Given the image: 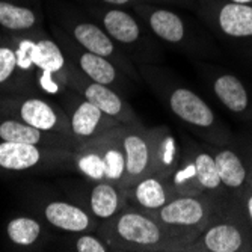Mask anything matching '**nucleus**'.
Returning a JSON list of instances; mask_svg holds the SVG:
<instances>
[{
	"mask_svg": "<svg viewBox=\"0 0 252 252\" xmlns=\"http://www.w3.org/2000/svg\"><path fill=\"white\" fill-rule=\"evenodd\" d=\"M123 148L126 157V174L123 188L148 174L169 177L177 168L183 144L166 126L145 127L144 124L124 126Z\"/></svg>",
	"mask_w": 252,
	"mask_h": 252,
	"instance_id": "2",
	"label": "nucleus"
},
{
	"mask_svg": "<svg viewBox=\"0 0 252 252\" xmlns=\"http://www.w3.org/2000/svg\"><path fill=\"white\" fill-rule=\"evenodd\" d=\"M201 73L219 103L242 121H252V93L236 74L218 66L201 65Z\"/></svg>",
	"mask_w": 252,
	"mask_h": 252,
	"instance_id": "18",
	"label": "nucleus"
},
{
	"mask_svg": "<svg viewBox=\"0 0 252 252\" xmlns=\"http://www.w3.org/2000/svg\"><path fill=\"white\" fill-rule=\"evenodd\" d=\"M223 2H233V3H242V5H252V0H223Z\"/></svg>",
	"mask_w": 252,
	"mask_h": 252,
	"instance_id": "33",
	"label": "nucleus"
},
{
	"mask_svg": "<svg viewBox=\"0 0 252 252\" xmlns=\"http://www.w3.org/2000/svg\"><path fill=\"white\" fill-rule=\"evenodd\" d=\"M49 17L80 47L112 61L133 82H142L137 65L98 23L82 9V6L70 5L63 0H55L49 5Z\"/></svg>",
	"mask_w": 252,
	"mask_h": 252,
	"instance_id": "3",
	"label": "nucleus"
},
{
	"mask_svg": "<svg viewBox=\"0 0 252 252\" xmlns=\"http://www.w3.org/2000/svg\"><path fill=\"white\" fill-rule=\"evenodd\" d=\"M249 252H252V243H251V249H249Z\"/></svg>",
	"mask_w": 252,
	"mask_h": 252,
	"instance_id": "36",
	"label": "nucleus"
},
{
	"mask_svg": "<svg viewBox=\"0 0 252 252\" xmlns=\"http://www.w3.org/2000/svg\"><path fill=\"white\" fill-rule=\"evenodd\" d=\"M0 141L35 144L44 147L73 148V150L79 145L71 136L32 127L12 117H6L3 113H0Z\"/></svg>",
	"mask_w": 252,
	"mask_h": 252,
	"instance_id": "24",
	"label": "nucleus"
},
{
	"mask_svg": "<svg viewBox=\"0 0 252 252\" xmlns=\"http://www.w3.org/2000/svg\"><path fill=\"white\" fill-rule=\"evenodd\" d=\"M29 205L32 212L39 216L53 231L62 234L97 231L100 226V220L71 198L63 199L53 196H36L32 198Z\"/></svg>",
	"mask_w": 252,
	"mask_h": 252,
	"instance_id": "16",
	"label": "nucleus"
},
{
	"mask_svg": "<svg viewBox=\"0 0 252 252\" xmlns=\"http://www.w3.org/2000/svg\"><path fill=\"white\" fill-rule=\"evenodd\" d=\"M73 148L0 141V172L73 169Z\"/></svg>",
	"mask_w": 252,
	"mask_h": 252,
	"instance_id": "11",
	"label": "nucleus"
},
{
	"mask_svg": "<svg viewBox=\"0 0 252 252\" xmlns=\"http://www.w3.org/2000/svg\"><path fill=\"white\" fill-rule=\"evenodd\" d=\"M66 86L79 93L80 95H83L86 100H89L100 110H103L106 115L115 118L121 124H127V126L144 124L139 115L136 113V110L133 109V106L127 101L126 95H123L120 91L113 89L107 85L91 80L71 61H70V66H68Z\"/></svg>",
	"mask_w": 252,
	"mask_h": 252,
	"instance_id": "15",
	"label": "nucleus"
},
{
	"mask_svg": "<svg viewBox=\"0 0 252 252\" xmlns=\"http://www.w3.org/2000/svg\"><path fill=\"white\" fill-rule=\"evenodd\" d=\"M35 89L39 95L58 100L66 93L70 61L50 31L35 35Z\"/></svg>",
	"mask_w": 252,
	"mask_h": 252,
	"instance_id": "14",
	"label": "nucleus"
},
{
	"mask_svg": "<svg viewBox=\"0 0 252 252\" xmlns=\"http://www.w3.org/2000/svg\"><path fill=\"white\" fill-rule=\"evenodd\" d=\"M3 36H5V35L2 33V31H0V42H2V39H3Z\"/></svg>",
	"mask_w": 252,
	"mask_h": 252,
	"instance_id": "35",
	"label": "nucleus"
},
{
	"mask_svg": "<svg viewBox=\"0 0 252 252\" xmlns=\"http://www.w3.org/2000/svg\"><path fill=\"white\" fill-rule=\"evenodd\" d=\"M142 82L172 115L205 144L226 147L234 144L233 131L195 91L183 85L158 63L137 65Z\"/></svg>",
	"mask_w": 252,
	"mask_h": 252,
	"instance_id": "1",
	"label": "nucleus"
},
{
	"mask_svg": "<svg viewBox=\"0 0 252 252\" xmlns=\"http://www.w3.org/2000/svg\"><path fill=\"white\" fill-rule=\"evenodd\" d=\"M131 11L162 45L193 58L205 52V45L199 41L192 25L175 8L142 2Z\"/></svg>",
	"mask_w": 252,
	"mask_h": 252,
	"instance_id": "9",
	"label": "nucleus"
},
{
	"mask_svg": "<svg viewBox=\"0 0 252 252\" xmlns=\"http://www.w3.org/2000/svg\"><path fill=\"white\" fill-rule=\"evenodd\" d=\"M38 94L31 79L20 70L17 52L9 36L0 42V95Z\"/></svg>",
	"mask_w": 252,
	"mask_h": 252,
	"instance_id": "25",
	"label": "nucleus"
},
{
	"mask_svg": "<svg viewBox=\"0 0 252 252\" xmlns=\"http://www.w3.org/2000/svg\"><path fill=\"white\" fill-rule=\"evenodd\" d=\"M168 180H169V185H171L175 196H190V195L204 193L199 181H198L193 158L185 145H183L180 162H178L177 168L172 171V174L168 177Z\"/></svg>",
	"mask_w": 252,
	"mask_h": 252,
	"instance_id": "27",
	"label": "nucleus"
},
{
	"mask_svg": "<svg viewBox=\"0 0 252 252\" xmlns=\"http://www.w3.org/2000/svg\"><path fill=\"white\" fill-rule=\"evenodd\" d=\"M0 31L9 36L47 31L41 0H0Z\"/></svg>",
	"mask_w": 252,
	"mask_h": 252,
	"instance_id": "19",
	"label": "nucleus"
},
{
	"mask_svg": "<svg viewBox=\"0 0 252 252\" xmlns=\"http://www.w3.org/2000/svg\"><path fill=\"white\" fill-rule=\"evenodd\" d=\"M242 205H243V210L246 213V218L249 220V225L252 228V188L249 186V189L245 192V195L242 196Z\"/></svg>",
	"mask_w": 252,
	"mask_h": 252,
	"instance_id": "31",
	"label": "nucleus"
},
{
	"mask_svg": "<svg viewBox=\"0 0 252 252\" xmlns=\"http://www.w3.org/2000/svg\"><path fill=\"white\" fill-rule=\"evenodd\" d=\"M88 183L89 185L83 192L76 190L70 198L85 207L95 219L100 220V223L118 215L127 205L126 189L121 185L103 180H88Z\"/></svg>",
	"mask_w": 252,
	"mask_h": 252,
	"instance_id": "20",
	"label": "nucleus"
},
{
	"mask_svg": "<svg viewBox=\"0 0 252 252\" xmlns=\"http://www.w3.org/2000/svg\"><path fill=\"white\" fill-rule=\"evenodd\" d=\"M228 199L231 198H219L207 193L175 196L151 215L172 239L177 252H186L188 246L204 231Z\"/></svg>",
	"mask_w": 252,
	"mask_h": 252,
	"instance_id": "6",
	"label": "nucleus"
},
{
	"mask_svg": "<svg viewBox=\"0 0 252 252\" xmlns=\"http://www.w3.org/2000/svg\"><path fill=\"white\" fill-rule=\"evenodd\" d=\"M245 55H246L249 59H252V49H251V50H245Z\"/></svg>",
	"mask_w": 252,
	"mask_h": 252,
	"instance_id": "34",
	"label": "nucleus"
},
{
	"mask_svg": "<svg viewBox=\"0 0 252 252\" xmlns=\"http://www.w3.org/2000/svg\"><path fill=\"white\" fill-rule=\"evenodd\" d=\"M47 21H49V31L53 35V38L58 41L63 55L68 58V61H71L86 77L117 89L123 95H128L133 93L136 82H133L124 71H121L112 61L85 50L76 41H73L68 36L56 23H53L52 20H47Z\"/></svg>",
	"mask_w": 252,
	"mask_h": 252,
	"instance_id": "12",
	"label": "nucleus"
},
{
	"mask_svg": "<svg viewBox=\"0 0 252 252\" xmlns=\"http://www.w3.org/2000/svg\"><path fill=\"white\" fill-rule=\"evenodd\" d=\"M63 248L74 252H110L109 245L97 231H85L76 234H65Z\"/></svg>",
	"mask_w": 252,
	"mask_h": 252,
	"instance_id": "28",
	"label": "nucleus"
},
{
	"mask_svg": "<svg viewBox=\"0 0 252 252\" xmlns=\"http://www.w3.org/2000/svg\"><path fill=\"white\" fill-rule=\"evenodd\" d=\"M56 101L65 110L71 137L79 145L93 141L121 124L70 88Z\"/></svg>",
	"mask_w": 252,
	"mask_h": 252,
	"instance_id": "17",
	"label": "nucleus"
},
{
	"mask_svg": "<svg viewBox=\"0 0 252 252\" xmlns=\"http://www.w3.org/2000/svg\"><path fill=\"white\" fill-rule=\"evenodd\" d=\"M52 228L35 213L14 215L5 223V240L9 246L23 251H38L52 240Z\"/></svg>",
	"mask_w": 252,
	"mask_h": 252,
	"instance_id": "21",
	"label": "nucleus"
},
{
	"mask_svg": "<svg viewBox=\"0 0 252 252\" xmlns=\"http://www.w3.org/2000/svg\"><path fill=\"white\" fill-rule=\"evenodd\" d=\"M215 156L219 178L225 193L233 199H242L245 192L249 189V174L246 160L242 154L226 147H215L207 144Z\"/></svg>",
	"mask_w": 252,
	"mask_h": 252,
	"instance_id": "23",
	"label": "nucleus"
},
{
	"mask_svg": "<svg viewBox=\"0 0 252 252\" xmlns=\"http://www.w3.org/2000/svg\"><path fill=\"white\" fill-rule=\"evenodd\" d=\"M80 6L136 65L158 63L163 59L162 44L150 33L142 20L131 9L95 3H82Z\"/></svg>",
	"mask_w": 252,
	"mask_h": 252,
	"instance_id": "5",
	"label": "nucleus"
},
{
	"mask_svg": "<svg viewBox=\"0 0 252 252\" xmlns=\"http://www.w3.org/2000/svg\"><path fill=\"white\" fill-rule=\"evenodd\" d=\"M252 228L240 199H228L186 252H249Z\"/></svg>",
	"mask_w": 252,
	"mask_h": 252,
	"instance_id": "8",
	"label": "nucleus"
},
{
	"mask_svg": "<svg viewBox=\"0 0 252 252\" xmlns=\"http://www.w3.org/2000/svg\"><path fill=\"white\" fill-rule=\"evenodd\" d=\"M147 3H154L168 8H185V9H195L198 0H144Z\"/></svg>",
	"mask_w": 252,
	"mask_h": 252,
	"instance_id": "30",
	"label": "nucleus"
},
{
	"mask_svg": "<svg viewBox=\"0 0 252 252\" xmlns=\"http://www.w3.org/2000/svg\"><path fill=\"white\" fill-rule=\"evenodd\" d=\"M183 145L189 150L193 158L198 181L201 185L202 192L207 195L219 196V198H230L223 190V186L219 178V172H218V166H216V160L210 147L205 142L204 144L195 142L189 139V137H185Z\"/></svg>",
	"mask_w": 252,
	"mask_h": 252,
	"instance_id": "26",
	"label": "nucleus"
},
{
	"mask_svg": "<svg viewBox=\"0 0 252 252\" xmlns=\"http://www.w3.org/2000/svg\"><path fill=\"white\" fill-rule=\"evenodd\" d=\"M97 233L110 251L127 252H177V246L157 219L127 204L113 218L100 223Z\"/></svg>",
	"mask_w": 252,
	"mask_h": 252,
	"instance_id": "4",
	"label": "nucleus"
},
{
	"mask_svg": "<svg viewBox=\"0 0 252 252\" xmlns=\"http://www.w3.org/2000/svg\"><path fill=\"white\" fill-rule=\"evenodd\" d=\"M0 113L41 130L71 136L65 110L50 97L39 94L0 95Z\"/></svg>",
	"mask_w": 252,
	"mask_h": 252,
	"instance_id": "13",
	"label": "nucleus"
},
{
	"mask_svg": "<svg viewBox=\"0 0 252 252\" xmlns=\"http://www.w3.org/2000/svg\"><path fill=\"white\" fill-rule=\"evenodd\" d=\"M195 11L205 25L226 42L240 45L243 52L252 49V5L198 0Z\"/></svg>",
	"mask_w": 252,
	"mask_h": 252,
	"instance_id": "10",
	"label": "nucleus"
},
{
	"mask_svg": "<svg viewBox=\"0 0 252 252\" xmlns=\"http://www.w3.org/2000/svg\"><path fill=\"white\" fill-rule=\"evenodd\" d=\"M245 160H246L248 174H249V186L252 188V151H251V153H248V157H246Z\"/></svg>",
	"mask_w": 252,
	"mask_h": 252,
	"instance_id": "32",
	"label": "nucleus"
},
{
	"mask_svg": "<svg viewBox=\"0 0 252 252\" xmlns=\"http://www.w3.org/2000/svg\"><path fill=\"white\" fill-rule=\"evenodd\" d=\"M144 0H79V3H95L104 6H118V8H128L131 9L137 3H142Z\"/></svg>",
	"mask_w": 252,
	"mask_h": 252,
	"instance_id": "29",
	"label": "nucleus"
},
{
	"mask_svg": "<svg viewBox=\"0 0 252 252\" xmlns=\"http://www.w3.org/2000/svg\"><path fill=\"white\" fill-rule=\"evenodd\" d=\"M126 198L127 204L133 207L154 213L175 198V193L168 177L162 174H148L126 188Z\"/></svg>",
	"mask_w": 252,
	"mask_h": 252,
	"instance_id": "22",
	"label": "nucleus"
},
{
	"mask_svg": "<svg viewBox=\"0 0 252 252\" xmlns=\"http://www.w3.org/2000/svg\"><path fill=\"white\" fill-rule=\"evenodd\" d=\"M120 124L93 141L74 148L73 169L85 180L112 181L121 185L126 174V157L123 148V130Z\"/></svg>",
	"mask_w": 252,
	"mask_h": 252,
	"instance_id": "7",
	"label": "nucleus"
}]
</instances>
